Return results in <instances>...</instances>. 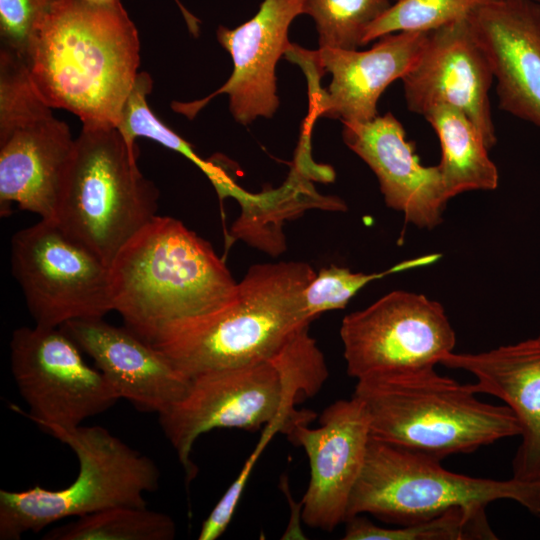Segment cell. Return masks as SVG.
<instances>
[{
    "label": "cell",
    "mask_w": 540,
    "mask_h": 540,
    "mask_svg": "<svg viewBox=\"0 0 540 540\" xmlns=\"http://www.w3.org/2000/svg\"><path fill=\"white\" fill-rule=\"evenodd\" d=\"M25 64L51 108L117 127L140 73L139 34L120 0H57Z\"/></svg>",
    "instance_id": "1"
},
{
    "label": "cell",
    "mask_w": 540,
    "mask_h": 540,
    "mask_svg": "<svg viewBox=\"0 0 540 540\" xmlns=\"http://www.w3.org/2000/svg\"><path fill=\"white\" fill-rule=\"evenodd\" d=\"M109 280L113 310L149 344L174 323L227 306L238 290L208 241L159 215L117 253Z\"/></svg>",
    "instance_id": "2"
},
{
    "label": "cell",
    "mask_w": 540,
    "mask_h": 540,
    "mask_svg": "<svg viewBox=\"0 0 540 540\" xmlns=\"http://www.w3.org/2000/svg\"><path fill=\"white\" fill-rule=\"evenodd\" d=\"M315 274L301 261L255 264L230 304L168 326L151 345L188 378L271 360L312 322L304 291Z\"/></svg>",
    "instance_id": "3"
},
{
    "label": "cell",
    "mask_w": 540,
    "mask_h": 540,
    "mask_svg": "<svg viewBox=\"0 0 540 540\" xmlns=\"http://www.w3.org/2000/svg\"><path fill=\"white\" fill-rule=\"evenodd\" d=\"M328 376L309 327L298 331L271 360L205 372L190 378L186 394L158 415L161 428L191 481V459L200 435L216 428L257 431L318 392Z\"/></svg>",
    "instance_id": "4"
},
{
    "label": "cell",
    "mask_w": 540,
    "mask_h": 540,
    "mask_svg": "<svg viewBox=\"0 0 540 540\" xmlns=\"http://www.w3.org/2000/svg\"><path fill=\"white\" fill-rule=\"evenodd\" d=\"M371 438L442 460L520 435L507 405L482 402L471 383L434 367L357 380Z\"/></svg>",
    "instance_id": "5"
},
{
    "label": "cell",
    "mask_w": 540,
    "mask_h": 540,
    "mask_svg": "<svg viewBox=\"0 0 540 540\" xmlns=\"http://www.w3.org/2000/svg\"><path fill=\"white\" fill-rule=\"evenodd\" d=\"M138 154L117 127L82 124L53 220L108 266L158 215L159 191Z\"/></svg>",
    "instance_id": "6"
},
{
    "label": "cell",
    "mask_w": 540,
    "mask_h": 540,
    "mask_svg": "<svg viewBox=\"0 0 540 540\" xmlns=\"http://www.w3.org/2000/svg\"><path fill=\"white\" fill-rule=\"evenodd\" d=\"M49 434L73 450L78 475L60 490L38 485L22 491L1 489V540H19L28 531L111 507L146 506L144 495L159 487L156 463L103 427L80 425Z\"/></svg>",
    "instance_id": "7"
},
{
    "label": "cell",
    "mask_w": 540,
    "mask_h": 540,
    "mask_svg": "<svg viewBox=\"0 0 540 540\" xmlns=\"http://www.w3.org/2000/svg\"><path fill=\"white\" fill-rule=\"evenodd\" d=\"M502 499L540 518V482L458 474L443 468L441 460L371 438L346 520L368 513L403 526L455 508L486 509Z\"/></svg>",
    "instance_id": "8"
},
{
    "label": "cell",
    "mask_w": 540,
    "mask_h": 540,
    "mask_svg": "<svg viewBox=\"0 0 540 540\" xmlns=\"http://www.w3.org/2000/svg\"><path fill=\"white\" fill-rule=\"evenodd\" d=\"M75 149L69 126L35 89L25 62L0 49V214L11 204L54 220Z\"/></svg>",
    "instance_id": "9"
},
{
    "label": "cell",
    "mask_w": 540,
    "mask_h": 540,
    "mask_svg": "<svg viewBox=\"0 0 540 540\" xmlns=\"http://www.w3.org/2000/svg\"><path fill=\"white\" fill-rule=\"evenodd\" d=\"M11 270L35 325L59 328L71 320L103 318L113 310L109 266L40 219L11 238Z\"/></svg>",
    "instance_id": "10"
},
{
    "label": "cell",
    "mask_w": 540,
    "mask_h": 540,
    "mask_svg": "<svg viewBox=\"0 0 540 540\" xmlns=\"http://www.w3.org/2000/svg\"><path fill=\"white\" fill-rule=\"evenodd\" d=\"M9 348L13 379L29 407L27 416L48 434L78 427L121 399L60 327H19Z\"/></svg>",
    "instance_id": "11"
},
{
    "label": "cell",
    "mask_w": 540,
    "mask_h": 540,
    "mask_svg": "<svg viewBox=\"0 0 540 540\" xmlns=\"http://www.w3.org/2000/svg\"><path fill=\"white\" fill-rule=\"evenodd\" d=\"M340 338L347 373L356 380L435 367L456 345L443 306L404 290L346 315Z\"/></svg>",
    "instance_id": "12"
},
{
    "label": "cell",
    "mask_w": 540,
    "mask_h": 540,
    "mask_svg": "<svg viewBox=\"0 0 540 540\" xmlns=\"http://www.w3.org/2000/svg\"><path fill=\"white\" fill-rule=\"evenodd\" d=\"M309 460L310 479L301 501L306 525L333 531L347 518L353 488L362 471L371 439L367 412L356 397L324 409L317 428L298 421L286 432Z\"/></svg>",
    "instance_id": "13"
},
{
    "label": "cell",
    "mask_w": 540,
    "mask_h": 540,
    "mask_svg": "<svg viewBox=\"0 0 540 540\" xmlns=\"http://www.w3.org/2000/svg\"><path fill=\"white\" fill-rule=\"evenodd\" d=\"M407 109L423 116L436 105L462 111L489 149L497 142L489 92L494 77L468 17L428 32L413 67L401 79Z\"/></svg>",
    "instance_id": "14"
},
{
    "label": "cell",
    "mask_w": 540,
    "mask_h": 540,
    "mask_svg": "<svg viewBox=\"0 0 540 540\" xmlns=\"http://www.w3.org/2000/svg\"><path fill=\"white\" fill-rule=\"evenodd\" d=\"M428 33L397 32L382 36L365 51L319 48L308 51L292 44L287 52L306 73L331 74L327 91L310 87L318 117L343 122H367L378 116L377 103L385 89L402 79L419 57Z\"/></svg>",
    "instance_id": "15"
},
{
    "label": "cell",
    "mask_w": 540,
    "mask_h": 540,
    "mask_svg": "<svg viewBox=\"0 0 540 540\" xmlns=\"http://www.w3.org/2000/svg\"><path fill=\"white\" fill-rule=\"evenodd\" d=\"M304 1L263 0L250 20L234 29L219 26L217 39L233 61L231 76L204 100L174 102L173 109L192 117L212 97L227 94L230 112L238 123L249 125L258 117L271 118L279 107L276 65L292 47L289 26L304 14Z\"/></svg>",
    "instance_id": "16"
},
{
    "label": "cell",
    "mask_w": 540,
    "mask_h": 540,
    "mask_svg": "<svg viewBox=\"0 0 540 540\" xmlns=\"http://www.w3.org/2000/svg\"><path fill=\"white\" fill-rule=\"evenodd\" d=\"M468 21L489 60L499 108L540 128V2L492 0Z\"/></svg>",
    "instance_id": "17"
},
{
    "label": "cell",
    "mask_w": 540,
    "mask_h": 540,
    "mask_svg": "<svg viewBox=\"0 0 540 540\" xmlns=\"http://www.w3.org/2000/svg\"><path fill=\"white\" fill-rule=\"evenodd\" d=\"M342 138L374 172L389 208L419 228L442 222L449 199L439 167L420 163L414 143L391 112L367 122H343Z\"/></svg>",
    "instance_id": "18"
},
{
    "label": "cell",
    "mask_w": 540,
    "mask_h": 540,
    "mask_svg": "<svg viewBox=\"0 0 540 540\" xmlns=\"http://www.w3.org/2000/svg\"><path fill=\"white\" fill-rule=\"evenodd\" d=\"M60 328L137 409L161 415L186 394L190 378L125 325L96 318L71 320Z\"/></svg>",
    "instance_id": "19"
},
{
    "label": "cell",
    "mask_w": 540,
    "mask_h": 540,
    "mask_svg": "<svg viewBox=\"0 0 540 540\" xmlns=\"http://www.w3.org/2000/svg\"><path fill=\"white\" fill-rule=\"evenodd\" d=\"M440 364L469 372L478 393L501 399L520 425L512 478L540 482V336L479 353L445 355Z\"/></svg>",
    "instance_id": "20"
},
{
    "label": "cell",
    "mask_w": 540,
    "mask_h": 540,
    "mask_svg": "<svg viewBox=\"0 0 540 540\" xmlns=\"http://www.w3.org/2000/svg\"><path fill=\"white\" fill-rule=\"evenodd\" d=\"M423 117L434 129L441 147L438 167L447 198L467 191H492L499 175L489 147L474 123L457 108L436 105Z\"/></svg>",
    "instance_id": "21"
},
{
    "label": "cell",
    "mask_w": 540,
    "mask_h": 540,
    "mask_svg": "<svg viewBox=\"0 0 540 540\" xmlns=\"http://www.w3.org/2000/svg\"><path fill=\"white\" fill-rule=\"evenodd\" d=\"M152 86L151 76L147 72H140L117 125L128 143L135 144L138 137H145L176 151L203 171L221 198L232 196L241 204L247 202L252 194L238 187L219 165L202 159L189 142L171 130L152 112L148 104Z\"/></svg>",
    "instance_id": "22"
},
{
    "label": "cell",
    "mask_w": 540,
    "mask_h": 540,
    "mask_svg": "<svg viewBox=\"0 0 540 540\" xmlns=\"http://www.w3.org/2000/svg\"><path fill=\"white\" fill-rule=\"evenodd\" d=\"M174 520L147 506H116L50 529L45 540H172Z\"/></svg>",
    "instance_id": "23"
},
{
    "label": "cell",
    "mask_w": 540,
    "mask_h": 540,
    "mask_svg": "<svg viewBox=\"0 0 540 540\" xmlns=\"http://www.w3.org/2000/svg\"><path fill=\"white\" fill-rule=\"evenodd\" d=\"M344 540H482L496 539L485 508H455L436 517L397 528L381 527L356 515L345 522Z\"/></svg>",
    "instance_id": "24"
},
{
    "label": "cell",
    "mask_w": 540,
    "mask_h": 540,
    "mask_svg": "<svg viewBox=\"0 0 540 540\" xmlns=\"http://www.w3.org/2000/svg\"><path fill=\"white\" fill-rule=\"evenodd\" d=\"M391 0H305L304 14L315 22L319 48L356 50L367 28L391 5Z\"/></svg>",
    "instance_id": "25"
},
{
    "label": "cell",
    "mask_w": 540,
    "mask_h": 540,
    "mask_svg": "<svg viewBox=\"0 0 540 540\" xmlns=\"http://www.w3.org/2000/svg\"><path fill=\"white\" fill-rule=\"evenodd\" d=\"M492 0H398L366 30L363 45L397 32L428 33L465 19Z\"/></svg>",
    "instance_id": "26"
},
{
    "label": "cell",
    "mask_w": 540,
    "mask_h": 540,
    "mask_svg": "<svg viewBox=\"0 0 540 540\" xmlns=\"http://www.w3.org/2000/svg\"><path fill=\"white\" fill-rule=\"evenodd\" d=\"M440 257L438 253L416 257L381 273L353 272L349 268L336 265L322 268L304 291L307 314L313 321L324 312L344 309L349 301L371 281L387 274L427 266L435 263Z\"/></svg>",
    "instance_id": "27"
},
{
    "label": "cell",
    "mask_w": 540,
    "mask_h": 540,
    "mask_svg": "<svg viewBox=\"0 0 540 540\" xmlns=\"http://www.w3.org/2000/svg\"><path fill=\"white\" fill-rule=\"evenodd\" d=\"M56 1L0 0V49L25 62L41 23Z\"/></svg>",
    "instance_id": "28"
},
{
    "label": "cell",
    "mask_w": 540,
    "mask_h": 540,
    "mask_svg": "<svg viewBox=\"0 0 540 540\" xmlns=\"http://www.w3.org/2000/svg\"><path fill=\"white\" fill-rule=\"evenodd\" d=\"M89 1H92V2H107V1H111V0H89ZM177 3H179L178 0H175Z\"/></svg>",
    "instance_id": "29"
},
{
    "label": "cell",
    "mask_w": 540,
    "mask_h": 540,
    "mask_svg": "<svg viewBox=\"0 0 540 540\" xmlns=\"http://www.w3.org/2000/svg\"><path fill=\"white\" fill-rule=\"evenodd\" d=\"M391 1L395 2V1H398V0H391Z\"/></svg>",
    "instance_id": "30"
},
{
    "label": "cell",
    "mask_w": 540,
    "mask_h": 540,
    "mask_svg": "<svg viewBox=\"0 0 540 540\" xmlns=\"http://www.w3.org/2000/svg\"><path fill=\"white\" fill-rule=\"evenodd\" d=\"M535 1H538V2H540V0H535Z\"/></svg>",
    "instance_id": "31"
}]
</instances>
